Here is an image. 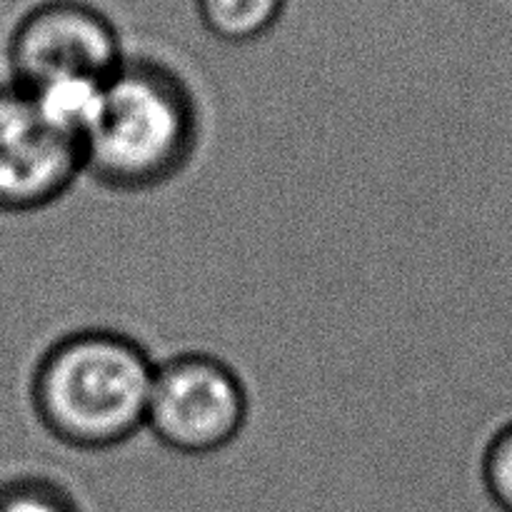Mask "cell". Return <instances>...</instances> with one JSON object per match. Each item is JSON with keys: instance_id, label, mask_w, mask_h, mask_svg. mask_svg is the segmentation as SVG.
I'll list each match as a JSON object with an SVG mask.
<instances>
[{"instance_id": "cell-8", "label": "cell", "mask_w": 512, "mask_h": 512, "mask_svg": "<svg viewBox=\"0 0 512 512\" xmlns=\"http://www.w3.org/2000/svg\"><path fill=\"white\" fill-rule=\"evenodd\" d=\"M480 480L490 505L512 512V420L493 433L480 460Z\"/></svg>"}, {"instance_id": "cell-4", "label": "cell", "mask_w": 512, "mask_h": 512, "mask_svg": "<svg viewBox=\"0 0 512 512\" xmlns=\"http://www.w3.org/2000/svg\"><path fill=\"white\" fill-rule=\"evenodd\" d=\"M10 83L40 90L58 83H105L125 60L118 30L100 10L48 0L20 15L5 45Z\"/></svg>"}, {"instance_id": "cell-6", "label": "cell", "mask_w": 512, "mask_h": 512, "mask_svg": "<svg viewBox=\"0 0 512 512\" xmlns=\"http://www.w3.org/2000/svg\"><path fill=\"white\" fill-rule=\"evenodd\" d=\"M283 8L285 0H198L203 25L225 43H248L265 35Z\"/></svg>"}, {"instance_id": "cell-2", "label": "cell", "mask_w": 512, "mask_h": 512, "mask_svg": "<svg viewBox=\"0 0 512 512\" xmlns=\"http://www.w3.org/2000/svg\"><path fill=\"white\" fill-rule=\"evenodd\" d=\"M200 143L193 90L173 68L125 58L105 83L83 135V173L118 193H145L178 178Z\"/></svg>"}, {"instance_id": "cell-3", "label": "cell", "mask_w": 512, "mask_h": 512, "mask_svg": "<svg viewBox=\"0 0 512 512\" xmlns=\"http://www.w3.org/2000/svg\"><path fill=\"white\" fill-rule=\"evenodd\" d=\"M250 400L240 375L210 353H180L155 365L145 428L180 455H213L238 440Z\"/></svg>"}, {"instance_id": "cell-7", "label": "cell", "mask_w": 512, "mask_h": 512, "mask_svg": "<svg viewBox=\"0 0 512 512\" xmlns=\"http://www.w3.org/2000/svg\"><path fill=\"white\" fill-rule=\"evenodd\" d=\"M0 512H80L78 503L55 480L23 475L0 485Z\"/></svg>"}, {"instance_id": "cell-1", "label": "cell", "mask_w": 512, "mask_h": 512, "mask_svg": "<svg viewBox=\"0 0 512 512\" xmlns=\"http://www.w3.org/2000/svg\"><path fill=\"white\" fill-rule=\"evenodd\" d=\"M155 365L138 340L118 330L63 335L33 370L35 418L73 450L118 448L145 428Z\"/></svg>"}, {"instance_id": "cell-5", "label": "cell", "mask_w": 512, "mask_h": 512, "mask_svg": "<svg viewBox=\"0 0 512 512\" xmlns=\"http://www.w3.org/2000/svg\"><path fill=\"white\" fill-rule=\"evenodd\" d=\"M80 175V140L58 128L23 88L0 83V213L50 208Z\"/></svg>"}]
</instances>
